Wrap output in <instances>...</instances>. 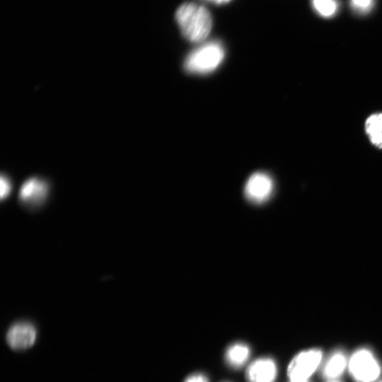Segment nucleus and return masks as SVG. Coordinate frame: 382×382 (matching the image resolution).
<instances>
[{
    "instance_id": "f257e3e1",
    "label": "nucleus",
    "mask_w": 382,
    "mask_h": 382,
    "mask_svg": "<svg viewBox=\"0 0 382 382\" xmlns=\"http://www.w3.org/2000/svg\"><path fill=\"white\" fill-rule=\"evenodd\" d=\"M176 23L180 31L191 43H203L213 27L209 11L203 5L187 3L180 5L176 12Z\"/></svg>"
},
{
    "instance_id": "f03ea898",
    "label": "nucleus",
    "mask_w": 382,
    "mask_h": 382,
    "mask_svg": "<svg viewBox=\"0 0 382 382\" xmlns=\"http://www.w3.org/2000/svg\"><path fill=\"white\" fill-rule=\"evenodd\" d=\"M226 56L223 45L217 41L205 43L193 51L185 62V70L192 74H207L222 64Z\"/></svg>"
},
{
    "instance_id": "7ed1b4c3",
    "label": "nucleus",
    "mask_w": 382,
    "mask_h": 382,
    "mask_svg": "<svg viewBox=\"0 0 382 382\" xmlns=\"http://www.w3.org/2000/svg\"><path fill=\"white\" fill-rule=\"evenodd\" d=\"M348 373L354 382H378L382 375V364L372 349L360 347L349 356Z\"/></svg>"
},
{
    "instance_id": "20e7f679",
    "label": "nucleus",
    "mask_w": 382,
    "mask_h": 382,
    "mask_svg": "<svg viewBox=\"0 0 382 382\" xmlns=\"http://www.w3.org/2000/svg\"><path fill=\"white\" fill-rule=\"evenodd\" d=\"M325 359L324 351L320 349H309L294 356L288 367L290 381H309L320 370Z\"/></svg>"
},
{
    "instance_id": "39448f33",
    "label": "nucleus",
    "mask_w": 382,
    "mask_h": 382,
    "mask_svg": "<svg viewBox=\"0 0 382 382\" xmlns=\"http://www.w3.org/2000/svg\"><path fill=\"white\" fill-rule=\"evenodd\" d=\"M273 189L272 178L267 173L258 172L248 179L245 187V195L250 202L261 204L271 197Z\"/></svg>"
},
{
    "instance_id": "423d86ee",
    "label": "nucleus",
    "mask_w": 382,
    "mask_h": 382,
    "mask_svg": "<svg viewBox=\"0 0 382 382\" xmlns=\"http://www.w3.org/2000/svg\"><path fill=\"white\" fill-rule=\"evenodd\" d=\"M349 356L343 349H336L325 359L320 369L321 377L327 381L340 380L348 372Z\"/></svg>"
},
{
    "instance_id": "0eeeda50",
    "label": "nucleus",
    "mask_w": 382,
    "mask_h": 382,
    "mask_svg": "<svg viewBox=\"0 0 382 382\" xmlns=\"http://www.w3.org/2000/svg\"><path fill=\"white\" fill-rule=\"evenodd\" d=\"M36 337L37 332L33 325L28 323H18L9 329L7 341L14 350H25L34 344Z\"/></svg>"
},
{
    "instance_id": "6e6552de",
    "label": "nucleus",
    "mask_w": 382,
    "mask_h": 382,
    "mask_svg": "<svg viewBox=\"0 0 382 382\" xmlns=\"http://www.w3.org/2000/svg\"><path fill=\"white\" fill-rule=\"evenodd\" d=\"M277 375V364L273 359L269 357L257 359L247 370L249 382H273Z\"/></svg>"
},
{
    "instance_id": "1a4fd4ad",
    "label": "nucleus",
    "mask_w": 382,
    "mask_h": 382,
    "mask_svg": "<svg viewBox=\"0 0 382 382\" xmlns=\"http://www.w3.org/2000/svg\"><path fill=\"white\" fill-rule=\"evenodd\" d=\"M49 192L45 180L38 178H29L19 191V198L27 205L36 206L44 201Z\"/></svg>"
},
{
    "instance_id": "9d476101",
    "label": "nucleus",
    "mask_w": 382,
    "mask_h": 382,
    "mask_svg": "<svg viewBox=\"0 0 382 382\" xmlns=\"http://www.w3.org/2000/svg\"><path fill=\"white\" fill-rule=\"evenodd\" d=\"M251 355L250 348L244 343H236L227 350L226 358L227 363L234 368L243 367Z\"/></svg>"
},
{
    "instance_id": "9b49d317",
    "label": "nucleus",
    "mask_w": 382,
    "mask_h": 382,
    "mask_svg": "<svg viewBox=\"0 0 382 382\" xmlns=\"http://www.w3.org/2000/svg\"><path fill=\"white\" fill-rule=\"evenodd\" d=\"M366 131L371 142L377 148L382 149V114L370 116L366 122Z\"/></svg>"
},
{
    "instance_id": "f8f14e48",
    "label": "nucleus",
    "mask_w": 382,
    "mask_h": 382,
    "mask_svg": "<svg viewBox=\"0 0 382 382\" xmlns=\"http://www.w3.org/2000/svg\"><path fill=\"white\" fill-rule=\"evenodd\" d=\"M312 4L319 16L327 18L334 16L339 10L338 0H312Z\"/></svg>"
},
{
    "instance_id": "ddd939ff",
    "label": "nucleus",
    "mask_w": 382,
    "mask_h": 382,
    "mask_svg": "<svg viewBox=\"0 0 382 382\" xmlns=\"http://www.w3.org/2000/svg\"><path fill=\"white\" fill-rule=\"evenodd\" d=\"M375 0H350L352 10L359 15H367L374 9Z\"/></svg>"
},
{
    "instance_id": "4468645a",
    "label": "nucleus",
    "mask_w": 382,
    "mask_h": 382,
    "mask_svg": "<svg viewBox=\"0 0 382 382\" xmlns=\"http://www.w3.org/2000/svg\"><path fill=\"white\" fill-rule=\"evenodd\" d=\"M0 189H1L0 195H1L3 200L6 198L11 193V182L6 176L2 175L1 179H0Z\"/></svg>"
},
{
    "instance_id": "2eb2a0df",
    "label": "nucleus",
    "mask_w": 382,
    "mask_h": 382,
    "mask_svg": "<svg viewBox=\"0 0 382 382\" xmlns=\"http://www.w3.org/2000/svg\"><path fill=\"white\" fill-rule=\"evenodd\" d=\"M185 382H209L208 378L202 374H194L187 378Z\"/></svg>"
},
{
    "instance_id": "dca6fc26",
    "label": "nucleus",
    "mask_w": 382,
    "mask_h": 382,
    "mask_svg": "<svg viewBox=\"0 0 382 382\" xmlns=\"http://www.w3.org/2000/svg\"><path fill=\"white\" fill-rule=\"evenodd\" d=\"M207 1L213 3L215 4H226L231 1V0H207Z\"/></svg>"
},
{
    "instance_id": "f3484780",
    "label": "nucleus",
    "mask_w": 382,
    "mask_h": 382,
    "mask_svg": "<svg viewBox=\"0 0 382 382\" xmlns=\"http://www.w3.org/2000/svg\"><path fill=\"white\" fill-rule=\"evenodd\" d=\"M327 382H342L340 380L328 381Z\"/></svg>"
},
{
    "instance_id": "a211bd4d",
    "label": "nucleus",
    "mask_w": 382,
    "mask_h": 382,
    "mask_svg": "<svg viewBox=\"0 0 382 382\" xmlns=\"http://www.w3.org/2000/svg\"><path fill=\"white\" fill-rule=\"evenodd\" d=\"M290 382H310V381H290Z\"/></svg>"
},
{
    "instance_id": "6ab92c4d",
    "label": "nucleus",
    "mask_w": 382,
    "mask_h": 382,
    "mask_svg": "<svg viewBox=\"0 0 382 382\" xmlns=\"http://www.w3.org/2000/svg\"><path fill=\"white\" fill-rule=\"evenodd\" d=\"M378 382H382V379H380Z\"/></svg>"
}]
</instances>
